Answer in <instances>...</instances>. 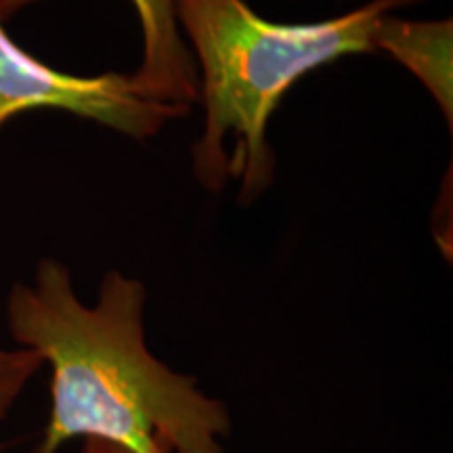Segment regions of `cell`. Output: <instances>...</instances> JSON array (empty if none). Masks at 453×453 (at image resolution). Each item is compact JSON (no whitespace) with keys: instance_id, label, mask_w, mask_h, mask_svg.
<instances>
[{"instance_id":"obj_1","label":"cell","mask_w":453,"mask_h":453,"mask_svg":"<svg viewBox=\"0 0 453 453\" xmlns=\"http://www.w3.org/2000/svg\"><path fill=\"white\" fill-rule=\"evenodd\" d=\"M145 286L110 271L93 307L70 269L38 263L15 283L7 324L19 347L50 367V413L34 453H59L72 439H97L128 453H225L231 418L196 378L170 370L145 342Z\"/></svg>"},{"instance_id":"obj_2","label":"cell","mask_w":453,"mask_h":453,"mask_svg":"<svg viewBox=\"0 0 453 453\" xmlns=\"http://www.w3.org/2000/svg\"><path fill=\"white\" fill-rule=\"evenodd\" d=\"M418 0H372L317 24H273L243 0H173L200 64L203 133L191 147L194 174L208 191L240 183L250 203L269 189L275 156L267 124L304 73L344 55L372 53L378 21Z\"/></svg>"},{"instance_id":"obj_3","label":"cell","mask_w":453,"mask_h":453,"mask_svg":"<svg viewBox=\"0 0 453 453\" xmlns=\"http://www.w3.org/2000/svg\"><path fill=\"white\" fill-rule=\"evenodd\" d=\"M38 110L67 111L134 139L154 137L164 124L189 111L137 97L122 73L73 76L55 70L21 49L0 24V128Z\"/></svg>"},{"instance_id":"obj_4","label":"cell","mask_w":453,"mask_h":453,"mask_svg":"<svg viewBox=\"0 0 453 453\" xmlns=\"http://www.w3.org/2000/svg\"><path fill=\"white\" fill-rule=\"evenodd\" d=\"M36 0H0V24ZM143 30V59L130 73L133 93L154 104L189 110L200 101V73L179 34L173 0H133Z\"/></svg>"},{"instance_id":"obj_5","label":"cell","mask_w":453,"mask_h":453,"mask_svg":"<svg viewBox=\"0 0 453 453\" xmlns=\"http://www.w3.org/2000/svg\"><path fill=\"white\" fill-rule=\"evenodd\" d=\"M451 21H407L384 15L373 30V50H387L430 90L451 124Z\"/></svg>"},{"instance_id":"obj_6","label":"cell","mask_w":453,"mask_h":453,"mask_svg":"<svg viewBox=\"0 0 453 453\" xmlns=\"http://www.w3.org/2000/svg\"><path fill=\"white\" fill-rule=\"evenodd\" d=\"M44 364L30 349L0 347V422L9 416L21 393Z\"/></svg>"},{"instance_id":"obj_7","label":"cell","mask_w":453,"mask_h":453,"mask_svg":"<svg viewBox=\"0 0 453 453\" xmlns=\"http://www.w3.org/2000/svg\"><path fill=\"white\" fill-rule=\"evenodd\" d=\"M82 453H128V451H124V449H120V447L111 445V443H105V441L88 439V441H84Z\"/></svg>"}]
</instances>
